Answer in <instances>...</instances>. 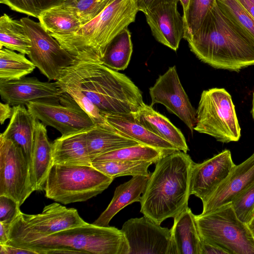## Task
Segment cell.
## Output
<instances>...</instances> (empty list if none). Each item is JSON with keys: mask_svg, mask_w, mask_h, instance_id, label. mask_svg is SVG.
Here are the masks:
<instances>
[{"mask_svg": "<svg viewBox=\"0 0 254 254\" xmlns=\"http://www.w3.org/2000/svg\"><path fill=\"white\" fill-rule=\"evenodd\" d=\"M190 51L211 66L239 71L254 65V38L216 4L187 40Z\"/></svg>", "mask_w": 254, "mask_h": 254, "instance_id": "6da1fadb", "label": "cell"}, {"mask_svg": "<svg viewBox=\"0 0 254 254\" xmlns=\"http://www.w3.org/2000/svg\"><path fill=\"white\" fill-rule=\"evenodd\" d=\"M194 164L190 156L181 151L160 159L142 194L140 212L161 224L188 206Z\"/></svg>", "mask_w": 254, "mask_h": 254, "instance_id": "7a4b0ae2", "label": "cell"}, {"mask_svg": "<svg viewBox=\"0 0 254 254\" xmlns=\"http://www.w3.org/2000/svg\"><path fill=\"white\" fill-rule=\"evenodd\" d=\"M62 73L78 85L103 116L135 113L144 104L133 81L102 62L75 59Z\"/></svg>", "mask_w": 254, "mask_h": 254, "instance_id": "3957f363", "label": "cell"}, {"mask_svg": "<svg viewBox=\"0 0 254 254\" xmlns=\"http://www.w3.org/2000/svg\"><path fill=\"white\" fill-rule=\"evenodd\" d=\"M138 11L136 0H115L77 32L49 33L75 59L102 62L110 42L135 21Z\"/></svg>", "mask_w": 254, "mask_h": 254, "instance_id": "277c9868", "label": "cell"}, {"mask_svg": "<svg viewBox=\"0 0 254 254\" xmlns=\"http://www.w3.org/2000/svg\"><path fill=\"white\" fill-rule=\"evenodd\" d=\"M36 254H128L129 247L122 231L114 227L89 223L35 239L8 242Z\"/></svg>", "mask_w": 254, "mask_h": 254, "instance_id": "5b68a950", "label": "cell"}, {"mask_svg": "<svg viewBox=\"0 0 254 254\" xmlns=\"http://www.w3.org/2000/svg\"><path fill=\"white\" fill-rule=\"evenodd\" d=\"M113 180L92 165L54 163L47 179L45 196L64 204L85 201L102 192Z\"/></svg>", "mask_w": 254, "mask_h": 254, "instance_id": "8992f818", "label": "cell"}, {"mask_svg": "<svg viewBox=\"0 0 254 254\" xmlns=\"http://www.w3.org/2000/svg\"><path fill=\"white\" fill-rule=\"evenodd\" d=\"M200 237L229 254H254V234L240 220L231 203L205 214L195 215Z\"/></svg>", "mask_w": 254, "mask_h": 254, "instance_id": "52a82bcc", "label": "cell"}, {"mask_svg": "<svg viewBox=\"0 0 254 254\" xmlns=\"http://www.w3.org/2000/svg\"><path fill=\"white\" fill-rule=\"evenodd\" d=\"M194 130L223 143L239 140L241 128L235 105L231 95L224 88L203 91L196 110Z\"/></svg>", "mask_w": 254, "mask_h": 254, "instance_id": "ba28073f", "label": "cell"}, {"mask_svg": "<svg viewBox=\"0 0 254 254\" xmlns=\"http://www.w3.org/2000/svg\"><path fill=\"white\" fill-rule=\"evenodd\" d=\"M86 223L76 209L55 202L46 205L39 214L20 211L10 225L8 242L35 239Z\"/></svg>", "mask_w": 254, "mask_h": 254, "instance_id": "9c48e42d", "label": "cell"}, {"mask_svg": "<svg viewBox=\"0 0 254 254\" xmlns=\"http://www.w3.org/2000/svg\"><path fill=\"white\" fill-rule=\"evenodd\" d=\"M20 20L31 42L28 55L30 60L49 80L57 81L63 70L70 66L75 58L63 49L40 22L28 17Z\"/></svg>", "mask_w": 254, "mask_h": 254, "instance_id": "30bf717a", "label": "cell"}, {"mask_svg": "<svg viewBox=\"0 0 254 254\" xmlns=\"http://www.w3.org/2000/svg\"><path fill=\"white\" fill-rule=\"evenodd\" d=\"M27 108L37 120L55 128L62 135L89 128L95 124L67 93L60 98L29 102Z\"/></svg>", "mask_w": 254, "mask_h": 254, "instance_id": "8fae6325", "label": "cell"}, {"mask_svg": "<svg viewBox=\"0 0 254 254\" xmlns=\"http://www.w3.org/2000/svg\"><path fill=\"white\" fill-rule=\"evenodd\" d=\"M30 163L22 149L0 136V195H6L21 206L33 192Z\"/></svg>", "mask_w": 254, "mask_h": 254, "instance_id": "7c38bea8", "label": "cell"}, {"mask_svg": "<svg viewBox=\"0 0 254 254\" xmlns=\"http://www.w3.org/2000/svg\"><path fill=\"white\" fill-rule=\"evenodd\" d=\"M121 230L128 245V254H176L171 229L145 216L128 219Z\"/></svg>", "mask_w": 254, "mask_h": 254, "instance_id": "4fadbf2b", "label": "cell"}, {"mask_svg": "<svg viewBox=\"0 0 254 254\" xmlns=\"http://www.w3.org/2000/svg\"><path fill=\"white\" fill-rule=\"evenodd\" d=\"M149 94L151 106L158 103L163 105L193 132L196 123V111L182 85L176 66L169 67L159 76L154 85L149 88Z\"/></svg>", "mask_w": 254, "mask_h": 254, "instance_id": "5bb4252c", "label": "cell"}, {"mask_svg": "<svg viewBox=\"0 0 254 254\" xmlns=\"http://www.w3.org/2000/svg\"><path fill=\"white\" fill-rule=\"evenodd\" d=\"M178 1H161L144 13L151 33L162 44L176 51L185 34L184 23Z\"/></svg>", "mask_w": 254, "mask_h": 254, "instance_id": "9a60e30c", "label": "cell"}, {"mask_svg": "<svg viewBox=\"0 0 254 254\" xmlns=\"http://www.w3.org/2000/svg\"><path fill=\"white\" fill-rule=\"evenodd\" d=\"M235 165L228 149L224 150L202 163H194L191 174L190 195H194L204 202Z\"/></svg>", "mask_w": 254, "mask_h": 254, "instance_id": "2e32d148", "label": "cell"}, {"mask_svg": "<svg viewBox=\"0 0 254 254\" xmlns=\"http://www.w3.org/2000/svg\"><path fill=\"white\" fill-rule=\"evenodd\" d=\"M254 183V152L245 161L235 165L225 180L202 202L201 214H205L230 203L241 192Z\"/></svg>", "mask_w": 254, "mask_h": 254, "instance_id": "e0dca14e", "label": "cell"}, {"mask_svg": "<svg viewBox=\"0 0 254 254\" xmlns=\"http://www.w3.org/2000/svg\"><path fill=\"white\" fill-rule=\"evenodd\" d=\"M63 93L56 82H43L36 77L0 81L1 98L12 106L24 105L40 99H58Z\"/></svg>", "mask_w": 254, "mask_h": 254, "instance_id": "ac0fdd59", "label": "cell"}, {"mask_svg": "<svg viewBox=\"0 0 254 254\" xmlns=\"http://www.w3.org/2000/svg\"><path fill=\"white\" fill-rule=\"evenodd\" d=\"M53 164V143L48 139L46 125L37 120L30 164L34 191L45 190L48 173Z\"/></svg>", "mask_w": 254, "mask_h": 254, "instance_id": "d6986e66", "label": "cell"}, {"mask_svg": "<svg viewBox=\"0 0 254 254\" xmlns=\"http://www.w3.org/2000/svg\"><path fill=\"white\" fill-rule=\"evenodd\" d=\"M104 116L106 121L120 133L141 144L161 150L166 155L180 151L171 143L139 123L133 113Z\"/></svg>", "mask_w": 254, "mask_h": 254, "instance_id": "ffe728a7", "label": "cell"}, {"mask_svg": "<svg viewBox=\"0 0 254 254\" xmlns=\"http://www.w3.org/2000/svg\"><path fill=\"white\" fill-rule=\"evenodd\" d=\"M89 128L56 139L53 143L54 163L70 165H91L86 141Z\"/></svg>", "mask_w": 254, "mask_h": 254, "instance_id": "44dd1931", "label": "cell"}, {"mask_svg": "<svg viewBox=\"0 0 254 254\" xmlns=\"http://www.w3.org/2000/svg\"><path fill=\"white\" fill-rule=\"evenodd\" d=\"M12 108L9 123L0 136L11 140L21 147L30 164L37 120L24 105Z\"/></svg>", "mask_w": 254, "mask_h": 254, "instance_id": "7402d4cb", "label": "cell"}, {"mask_svg": "<svg viewBox=\"0 0 254 254\" xmlns=\"http://www.w3.org/2000/svg\"><path fill=\"white\" fill-rule=\"evenodd\" d=\"M133 116L137 121L149 131L171 143L180 151L189 150L185 136L165 116L155 111L152 106L144 104Z\"/></svg>", "mask_w": 254, "mask_h": 254, "instance_id": "603a6c76", "label": "cell"}, {"mask_svg": "<svg viewBox=\"0 0 254 254\" xmlns=\"http://www.w3.org/2000/svg\"><path fill=\"white\" fill-rule=\"evenodd\" d=\"M149 177L132 176L130 180L117 187L110 203L93 224L102 227L109 226L111 219L120 210L133 202H140Z\"/></svg>", "mask_w": 254, "mask_h": 254, "instance_id": "cb8c5ba5", "label": "cell"}, {"mask_svg": "<svg viewBox=\"0 0 254 254\" xmlns=\"http://www.w3.org/2000/svg\"><path fill=\"white\" fill-rule=\"evenodd\" d=\"M86 141L91 162L97 157L106 153L141 144L122 134L107 121L89 128L86 133Z\"/></svg>", "mask_w": 254, "mask_h": 254, "instance_id": "d4e9b609", "label": "cell"}, {"mask_svg": "<svg viewBox=\"0 0 254 254\" xmlns=\"http://www.w3.org/2000/svg\"><path fill=\"white\" fill-rule=\"evenodd\" d=\"M171 231L176 254H200L201 237L189 206L174 218Z\"/></svg>", "mask_w": 254, "mask_h": 254, "instance_id": "484cf974", "label": "cell"}, {"mask_svg": "<svg viewBox=\"0 0 254 254\" xmlns=\"http://www.w3.org/2000/svg\"><path fill=\"white\" fill-rule=\"evenodd\" d=\"M38 19L42 26L50 33H73L82 26L75 12L66 2L45 11Z\"/></svg>", "mask_w": 254, "mask_h": 254, "instance_id": "4316f807", "label": "cell"}, {"mask_svg": "<svg viewBox=\"0 0 254 254\" xmlns=\"http://www.w3.org/2000/svg\"><path fill=\"white\" fill-rule=\"evenodd\" d=\"M5 48L27 56L30 40L21 20H14L4 13L0 17V49Z\"/></svg>", "mask_w": 254, "mask_h": 254, "instance_id": "83f0119b", "label": "cell"}, {"mask_svg": "<svg viewBox=\"0 0 254 254\" xmlns=\"http://www.w3.org/2000/svg\"><path fill=\"white\" fill-rule=\"evenodd\" d=\"M132 53L131 33L127 28L110 42L102 62L114 70H123L128 66Z\"/></svg>", "mask_w": 254, "mask_h": 254, "instance_id": "f1b7e54d", "label": "cell"}, {"mask_svg": "<svg viewBox=\"0 0 254 254\" xmlns=\"http://www.w3.org/2000/svg\"><path fill=\"white\" fill-rule=\"evenodd\" d=\"M36 66L25 55L2 48L0 50V81L19 79L33 71Z\"/></svg>", "mask_w": 254, "mask_h": 254, "instance_id": "f546056e", "label": "cell"}, {"mask_svg": "<svg viewBox=\"0 0 254 254\" xmlns=\"http://www.w3.org/2000/svg\"><path fill=\"white\" fill-rule=\"evenodd\" d=\"M167 155L163 151L142 144L122 147L102 154L92 162L106 161H153L155 164Z\"/></svg>", "mask_w": 254, "mask_h": 254, "instance_id": "4dcf8cb0", "label": "cell"}, {"mask_svg": "<svg viewBox=\"0 0 254 254\" xmlns=\"http://www.w3.org/2000/svg\"><path fill=\"white\" fill-rule=\"evenodd\" d=\"M153 161H106L92 162L91 165L107 176L115 179L125 176H150L148 168Z\"/></svg>", "mask_w": 254, "mask_h": 254, "instance_id": "1f68e13d", "label": "cell"}, {"mask_svg": "<svg viewBox=\"0 0 254 254\" xmlns=\"http://www.w3.org/2000/svg\"><path fill=\"white\" fill-rule=\"evenodd\" d=\"M60 88L69 95L77 104L90 116L95 125L106 122L104 116L97 107L82 92L78 85L63 73L56 81Z\"/></svg>", "mask_w": 254, "mask_h": 254, "instance_id": "d6a6232c", "label": "cell"}, {"mask_svg": "<svg viewBox=\"0 0 254 254\" xmlns=\"http://www.w3.org/2000/svg\"><path fill=\"white\" fill-rule=\"evenodd\" d=\"M216 4V0H190L187 10L183 12L185 34L188 40L199 28L208 11Z\"/></svg>", "mask_w": 254, "mask_h": 254, "instance_id": "836d02e7", "label": "cell"}, {"mask_svg": "<svg viewBox=\"0 0 254 254\" xmlns=\"http://www.w3.org/2000/svg\"><path fill=\"white\" fill-rule=\"evenodd\" d=\"M221 11L254 38V18L237 0H216Z\"/></svg>", "mask_w": 254, "mask_h": 254, "instance_id": "e575fe53", "label": "cell"}, {"mask_svg": "<svg viewBox=\"0 0 254 254\" xmlns=\"http://www.w3.org/2000/svg\"><path fill=\"white\" fill-rule=\"evenodd\" d=\"M67 0H0L11 9L38 18L45 11L61 5Z\"/></svg>", "mask_w": 254, "mask_h": 254, "instance_id": "d590c367", "label": "cell"}, {"mask_svg": "<svg viewBox=\"0 0 254 254\" xmlns=\"http://www.w3.org/2000/svg\"><path fill=\"white\" fill-rule=\"evenodd\" d=\"M115 0H67L81 25H85L99 15Z\"/></svg>", "mask_w": 254, "mask_h": 254, "instance_id": "8d00e7d4", "label": "cell"}, {"mask_svg": "<svg viewBox=\"0 0 254 254\" xmlns=\"http://www.w3.org/2000/svg\"><path fill=\"white\" fill-rule=\"evenodd\" d=\"M230 203L238 219L248 225L254 217V183L237 195Z\"/></svg>", "mask_w": 254, "mask_h": 254, "instance_id": "74e56055", "label": "cell"}, {"mask_svg": "<svg viewBox=\"0 0 254 254\" xmlns=\"http://www.w3.org/2000/svg\"><path fill=\"white\" fill-rule=\"evenodd\" d=\"M20 206L13 198L0 195V222L11 224L21 211Z\"/></svg>", "mask_w": 254, "mask_h": 254, "instance_id": "f35d334b", "label": "cell"}, {"mask_svg": "<svg viewBox=\"0 0 254 254\" xmlns=\"http://www.w3.org/2000/svg\"><path fill=\"white\" fill-rule=\"evenodd\" d=\"M200 254H229V253L218 246L209 243L201 237Z\"/></svg>", "mask_w": 254, "mask_h": 254, "instance_id": "ab89813d", "label": "cell"}, {"mask_svg": "<svg viewBox=\"0 0 254 254\" xmlns=\"http://www.w3.org/2000/svg\"><path fill=\"white\" fill-rule=\"evenodd\" d=\"M0 254H36L29 250L8 244L0 245Z\"/></svg>", "mask_w": 254, "mask_h": 254, "instance_id": "60d3db41", "label": "cell"}, {"mask_svg": "<svg viewBox=\"0 0 254 254\" xmlns=\"http://www.w3.org/2000/svg\"><path fill=\"white\" fill-rule=\"evenodd\" d=\"M138 10L145 13L149 9L161 1H179V0H136Z\"/></svg>", "mask_w": 254, "mask_h": 254, "instance_id": "b9f144b4", "label": "cell"}, {"mask_svg": "<svg viewBox=\"0 0 254 254\" xmlns=\"http://www.w3.org/2000/svg\"><path fill=\"white\" fill-rule=\"evenodd\" d=\"M13 112V108L7 103H0V123L2 125L8 119H10Z\"/></svg>", "mask_w": 254, "mask_h": 254, "instance_id": "7bdbcfd3", "label": "cell"}, {"mask_svg": "<svg viewBox=\"0 0 254 254\" xmlns=\"http://www.w3.org/2000/svg\"><path fill=\"white\" fill-rule=\"evenodd\" d=\"M10 224L0 222V245L6 244L9 240L8 230Z\"/></svg>", "mask_w": 254, "mask_h": 254, "instance_id": "ee69618b", "label": "cell"}, {"mask_svg": "<svg viewBox=\"0 0 254 254\" xmlns=\"http://www.w3.org/2000/svg\"><path fill=\"white\" fill-rule=\"evenodd\" d=\"M247 11L254 18V0H237Z\"/></svg>", "mask_w": 254, "mask_h": 254, "instance_id": "f6af8a7d", "label": "cell"}, {"mask_svg": "<svg viewBox=\"0 0 254 254\" xmlns=\"http://www.w3.org/2000/svg\"><path fill=\"white\" fill-rule=\"evenodd\" d=\"M190 0H179L180 1L183 9V12L186 11L189 5Z\"/></svg>", "mask_w": 254, "mask_h": 254, "instance_id": "bcb514c9", "label": "cell"}, {"mask_svg": "<svg viewBox=\"0 0 254 254\" xmlns=\"http://www.w3.org/2000/svg\"><path fill=\"white\" fill-rule=\"evenodd\" d=\"M248 226L251 229V230L252 231V232L254 233V217H253V219L250 222V223L248 224Z\"/></svg>", "mask_w": 254, "mask_h": 254, "instance_id": "7dc6e473", "label": "cell"}, {"mask_svg": "<svg viewBox=\"0 0 254 254\" xmlns=\"http://www.w3.org/2000/svg\"><path fill=\"white\" fill-rule=\"evenodd\" d=\"M251 113L252 115L253 120L254 121V90L253 94L252 109L251 111Z\"/></svg>", "mask_w": 254, "mask_h": 254, "instance_id": "c3c4849f", "label": "cell"}, {"mask_svg": "<svg viewBox=\"0 0 254 254\" xmlns=\"http://www.w3.org/2000/svg\"><path fill=\"white\" fill-rule=\"evenodd\" d=\"M253 234H254V233H253Z\"/></svg>", "mask_w": 254, "mask_h": 254, "instance_id": "681fc988", "label": "cell"}]
</instances>
